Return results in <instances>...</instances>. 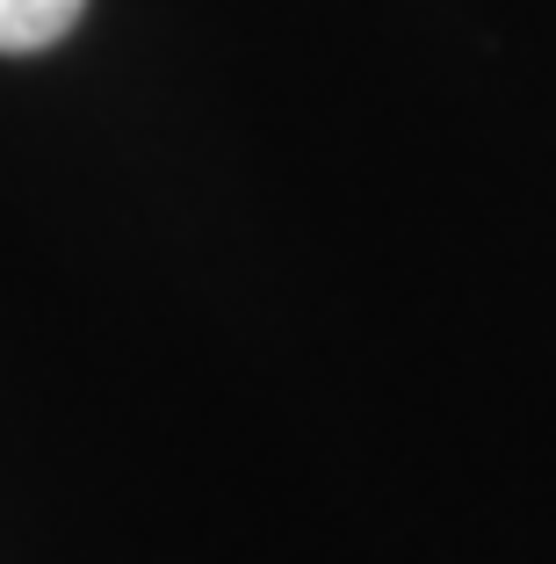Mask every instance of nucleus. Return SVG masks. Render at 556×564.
Returning <instances> with one entry per match:
<instances>
[{
  "label": "nucleus",
  "instance_id": "obj_1",
  "mask_svg": "<svg viewBox=\"0 0 556 564\" xmlns=\"http://www.w3.org/2000/svg\"><path fill=\"white\" fill-rule=\"evenodd\" d=\"M87 0H0V51L22 58V51H51L58 36L80 22Z\"/></svg>",
  "mask_w": 556,
  "mask_h": 564
}]
</instances>
